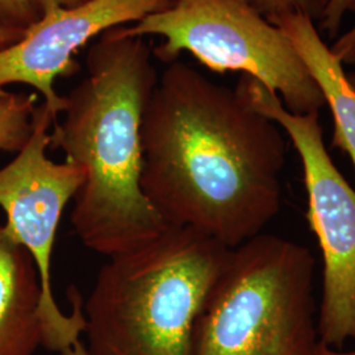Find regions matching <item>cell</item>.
<instances>
[{
	"label": "cell",
	"instance_id": "1",
	"mask_svg": "<svg viewBox=\"0 0 355 355\" xmlns=\"http://www.w3.org/2000/svg\"><path fill=\"white\" fill-rule=\"evenodd\" d=\"M141 139L142 190L167 227L236 249L279 214L286 139L239 89L175 60L158 76Z\"/></svg>",
	"mask_w": 355,
	"mask_h": 355
},
{
	"label": "cell",
	"instance_id": "2",
	"mask_svg": "<svg viewBox=\"0 0 355 355\" xmlns=\"http://www.w3.org/2000/svg\"><path fill=\"white\" fill-rule=\"evenodd\" d=\"M145 37L104 32L89 46L87 74L64 96L51 146L83 171L71 224L80 242L112 257L168 228L145 196L141 128L158 76Z\"/></svg>",
	"mask_w": 355,
	"mask_h": 355
},
{
	"label": "cell",
	"instance_id": "3",
	"mask_svg": "<svg viewBox=\"0 0 355 355\" xmlns=\"http://www.w3.org/2000/svg\"><path fill=\"white\" fill-rule=\"evenodd\" d=\"M232 249L191 228L168 227L108 257L83 302L89 355H190L198 318Z\"/></svg>",
	"mask_w": 355,
	"mask_h": 355
},
{
	"label": "cell",
	"instance_id": "4",
	"mask_svg": "<svg viewBox=\"0 0 355 355\" xmlns=\"http://www.w3.org/2000/svg\"><path fill=\"white\" fill-rule=\"evenodd\" d=\"M315 265L308 248L274 234L232 249L190 355H321Z\"/></svg>",
	"mask_w": 355,
	"mask_h": 355
},
{
	"label": "cell",
	"instance_id": "5",
	"mask_svg": "<svg viewBox=\"0 0 355 355\" xmlns=\"http://www.w3.org/2000/svg\"><path fill=\"white\" fill-rule=\"evenodd\" d=\"M120 31L135 37L164 38L153 55L165 64L184 51L216 73L254 76L282 96L292 114L320 112L325 105L291 41L254 0H174L164 11Z\"/></svg>",
	"mask_w": 355,
	"mask_h": 355
},
{
	"label": "cell",
	"instance_id": "6",
	"mask_svg": "<svg viewBox=\"0 0 355 355\" xmlns=\"http://www.w3.org/2000/svg\"><path fill=\"white\" fill-rule=\"evenodd\" d=\"M258 112L275 121L299 154L308 196L306 218L322 253L320 343L340 350L355 340V190L334 165L324 144L320 112H290L279 96L254 76L236 86Z\"/></svg>",
	"mask_w": 355,
	"mask_h": 355
},
{
	"label": "cell",
	"instance_id": "7",
	"mask_svg": "<svg viewBox=\"0 0 355 355\" xmlns=\"http://www.w3.org/2000/svg\"><path fill=\"white\" fill-rule=\"evenodd\" d=\"M54 123L49 108L40 104L29 140L13 161L0 168V207L6 214L4 230L26 249L37 267L44 347L61 353L80 340L86 321L79 292H71L73 311L69 315L55 302L51 257L64 208L74 200L85 175L76 165L54 162L48 157Z\"/></svg>",
	"mask_w": 355,
	"mask_h": 355
},
{
	"label": "cell",
	"instance_id": "8",
	"mask_svg": "<svg viewBox=\"0 0 355 355\" xmlns=\"http://www.w3.org/2000/svg\"><path fill=\"white\" fill-rule=\"evenodd\" d=\"M174 0H87L76 7H54L26 28L23 37L0 49V91L20 83L44 98L55 121L66 99L54 89L57 79L73 76L76 55L92 38L150 13L168 8Z\"/></svg>",
	"mask_w": 355,
	"mask_h": 355
},
{
	"label": "cell",
	"instance_id": "9",
	"mask_svg": "<svg viewBox=\"0 0 355 355\" xmlns=\"http://www.w3.org/2000/svg\"><path fill=\"white\" fill-rule=\"evenodd\" d=\"M41 309L37 267L0 225V355H35L44 347Z\"/></svg>",
	"mask_w": 355,
	"mask_h": 355
},
{
	"label": "cell",
	"instance_id": "10",
	"mask_svg": "<svg viewBox=\"0 0 355 355\" xmlns=\"http://www.w3.org/2000/svg\"><path fill=\"white\" fill-rule=\"evenodd\" d=\"M291 41L321 91L334 123L331 145L346 153L355 168V89L343 64L324 42L315 21L303 13L271 21Z\"/></svg>",
	"mask_w": 355,
	"mask_h": 355
},
{
	"label": "cell",
	"instance_id": "11",
	"mask_svg": "<svg viewBox=\"0 0 355 355\" xmlns=\"http://www.w3.org/2000/svg\"><path fill=\"white\" fill-rule=\"evenodd\" d=\"M36 94L0 91V152L17 153L29 140L37 110Z\"/></svg>",
	"mask_w": 355,
	"mask_h": 355
},
{
	"label": "cell",
	"instance_id": "12",
	"mask_svg": "<svg viewBox=\"0 0 355 355\" xmlns=\"http://www.w3.org/2000/svg\"><path fill=\"white\" fill-rule=\"evenodd\" d=\"M254 3L270 21L291 13H303L318 21L324 8V0H254Z\"/></svg>",
	"mask_w": 355,
	"mask_h": 355
},
{
	"label": "cell",
	"instance_id": "13",
	"mask_svg": "<svg viewBox=\"0 0 355 355\" xmlns=\"http://www.w3.org/2000/svg\"><path fill=\"white\" fill-rule=\"evenodd\" d=\"M40 17L31 0H0V24L26 29Z\"/></svg>",
	"mask_w": 355,
	"mask_h": 355
},
{
	"label": "cell",
	"instance_id": "14",
	"mask_svg": "<svg viewBox=\"0 0 355 355\" xmlns=\"http://www.w3.org/2000/svg\"><path fill=\"white\" fill-rule=\"evenodd\" d=\"M355 0H324V8L318 20V28L329 37H334L343 26V19L353 11Z\"/></svg>",
	"mask_w": 355,
	"mask_h": 355
},
{
	"label": "cell",
	"instance_id": "15",
	"mask_svg": "<svg viewBox=\"0 0 355 355\" xmlns=\"http://www.w3.org/2000/svg\"><path fill=\"white\" fill-rule=\"evenodd\" d=\"M353 12H355V7ZM330 49L343 66H355V24L341 37L337 38Z\"/></svg>",
	"mask_w": 355,
	"mask_h": 355
},
{
	"label": "cell",
	"instance_id": "16",
	"mask_svg": "<svg viewBox=\"0 0 355 355\" xmlns=\"http://www.w3.org/2000/svg\"><path fill=\"white\" fill-rule=\"evenodd\" d=\"M87 0H31L32 6L41 16L42 13L54 7H76Z\"/></svg>",
	"mask_w": 355,
	"mask_h": 355
},
{
	"label": "cell",
	"instance_id": "17",
	"mask_svg": "<svg viewBox=\"0 0 355 355\" xmlns=\"http://www.w3.org/2000/svg\"><path fill=\"white\" fill-rule=\"evenodd\" d=\"M26 29L15 26H1L0 24V49L11 45L23 37Z\"/></svg>",
	"mask_w": 355,
	"mask_h": 355
},
{
	"label": "cell",
	"instance_id": "18",
	"mask_svg": "<svg viewBox=\"0 0 355 355\" xmlns=\"http://www.w3.org/2000/svg\"><path fill=\"white\" fill-rule=\"evenodd\" d=\"M60 355H89L85 343H82L80 340L76 341V343H73L70 347L64 349V352L58 353Z\"/></svg>",
	"mask_w": 355,
	"mask_h": 355
},
{
	"label": "cell",
	"instance_id": "19",
	"mask_svg": "<svg viewBox=\"0 0 355 355\" xmlns=\"http://www.w3.org/2000/svg\"><path fill=\"white\" fill-rule=\"evenodd\" d=\"M321 355H355V350H352V352H343V350H331V349H328V347H322V352H321Z\"/></svg>",
	"mask_w": 355,
	"mask_h": 355
},
{
	"label": "cell",
	"instance_id": "20",
	"mask_svg": "<svg viewBox=\"0 0 355 355\" xmlns=\"http://www.w3.org/2000/svg\"><path fill=\"white\" fill-rule=\"evenodd\" d=\"M347 78H349V80H350L352 86L355 89V66L354 69H353L352 71H349V73H347Z\"/></svg>",
	"mask_w": 355,
	"mask_h": 355
}]
</instances>
